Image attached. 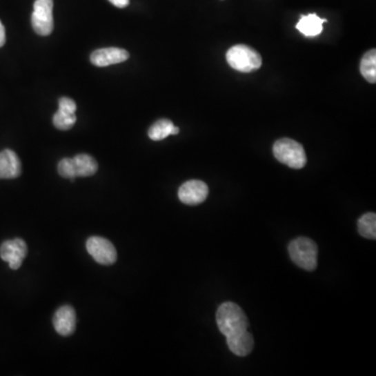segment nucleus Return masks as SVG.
I'll return each mask as SVG.
<instances>
[{
	"label": "nucleus",
	"instance_id": "19",
	"mask_svg": "<svg viewBox=\"0 0 376 376\" xmlns=\"http://www.w3.org/2000/svg\"><path fill=\"white\" fill-rule=\"evenodd\" d=\"M112 5L115 6L119 9H123V8L128 7L130 3V0H109Z\"/></svg>",
	"mask_w": 376,
	"mask_h": 376
},
{
	"label": "nucleus",
	"instance_id": "1",
	"mask_svg": "<svg viewBox=\"0 0 376 376\" xmlns=\"http://www.w3.org/2000/svg\"><path fill=\"white\" fill-rule=\"evenodd\" d=\"M217 323L219 331L225 337L245 330L249 326L245 313L233 302H225L219 306L217 312Z\"/></svg>",
	"mask_w": 376,
	"mask_h": 376
},
{
	"label": "nucleus",
	"instance_id": "5",
	"mask_svg": "<svg viewBox=\"0 0 376 376\" xmlns=\"http://www.w3.org/2000/svg\"><path fill=\"white\" fill-rule=\"evenodd\" d=\"M226 59L228 64L239 72H252L261 66V57L253 48L237 44L227 52Z\"/></svg>",
	"mask_w": 376,
	"mask_h": 376
},
{
	"label": "nucleus",
	"instance_id": "9",
	"mask_svg": "<svg viewBox=\"0 0 376 376\" xmlns=\"http://www.w3.org/2000/svg\"><path fill=\"white\" fill-rule=\"evenodd\" d=\"M208 186L200 180H190L181 185L178 196L181 202L186 205H199L208 197Z\"/></svg>",
	"mask_w": 376,
	"mask_h": 376
},
{
	"label": "nucleus",
	"instance_id": "14",
	"mask_svg": "<svg viewBox=\"0 0 376 376\" xmlns=\"http://www.w3.org/2000/svg\"><path fill=\"white\" fill-rule=\"evenodd\" d=\"M21 174V162L11 150L0 152V179H15Z\"/></svg>",
	"mask_w": 376,
	"mask_h": 376
},
{
	"label": "nucleus",
	"instance_id": "15",
	"mask_svg": "<svg viewBox=\"0 0 376 376\" xmlns=\"http://www.w3.org/2000/svg\"><path fill=\"white\" fill-rule=\"evenodd\" d=\"M326 21V19L319 17L317 14H308L301 16L300 20L296 24V28L304 36L313 38L323 32V23Z\"/></svg>",
	"mask_w": 376,
	"mask_h": 376
},
{
	"label": "nucleus",
	"instance_id": "10",
	"mask_svg": "<svg viewBox=\"0 0 376 376\" xmlns=\"http://www.w3.org/2000/svg\"><path fill=\"white\" fill-rule=\"evenodd\" d=\"M75 111H77V103L73 99L69 97H62L59 99V110L52 119L55 127L63 131L71 129L77 121Z\"/></svg>",
	"mask_w": 376,
	"mask_h": 376
},
{
	"label": "nucleus",
	"instance_id": "13",
	"mask_svg": "<svg viewBox=\"0 0 376 376\" xmlns=\"http://www.w3.org/2000/svg\"><path fill=\"white\" fill-rule=\"evenodd\" d=\"M77 316L71 306H64L57 310L54 317V326L57 333L63 337L70 335L75 330Z\"/></svg>",
	"mask_w": 376,
	"mask_h": 376
},
{
	"label": "nucleus",
	"instance_id": "3",
	"mask_svg": "<svg viewBox=\"0 0 376 376\" xmlns=\"http://www.w3.org/2000/svg\"><path fill=\"white\" fill-rule=\"evenodd\" d=\"M273 153L278 161L295 170L304 168L308 160L304 146L290 138L277 140L273 146Z\"/></svg>",
	"mask_w": 376,
	"mask_h": 376
},
{
	"label": "nucleus",
	"instance_id": "12",
	"mask_svg": "<svg viewBox=\"0 0 376 376\" xmlns=\"http://www.w3.org/2000/svg\"><path fill=\"white\" fill-rule=\"evenodd\" d=\"M227 345L231 353L239 357H246L251 353L254 347L253 335L248 331H237L232 335H227Z\"/></svg>",
	"mask_w": 376,
	"mask_h": 376
},
{
	"label": "nucleus",
	"instance_id": "20",
	"mask_svg": "<svg viewBox=\"0 0 376 376\" xmlns=\"http://www.w3.org/2000/svg\"><path fill=\"white\" fill-rule=\"evenodd\" d=\"M6 43V28L3 22L0 21V48H3Z\"/></svg>",
	"mask_w": 376,
	"mask_h": 376
},
{
	"label": "nucleus",
	"instance_id": "7",
	"mask_svg": "<svg viewBox=\"0 0 376 376\" xmlns=\"http://www.w3.org/2000/svg\"><path fill=\"white\" fill-rule=\"evenodd\" d=\"M87 251L101 265L109 266L117 259V252L111 241L103 237H93L87 241Z\"/></svg>",
	"mask_w": 376,
	"mask_h": 376
},
{
	"label": "nucleus",
	"instance_id": "11",
	"mask_svg": "<svg viewBox=\"0 0 376 376\" xmlns=\"http://www.w3.org/2000/svg\"><path fill=\"white\" fill-rule=\"evenodd\" d=\"M129 57V52L123 48H109L95 50L91 54L90 60L95 66L106 67L125 62Z\"/></svg>",
	"mask_w": 376,
	"mask_h": 376
},
{
	"label": "nucleus",
	"instance_id": "4",
	"mask_svg": "<svg viewBox=\"0 0 376 376\" xmlns=\"http://www.w3.org/2000/svg\"><path fill=\"white\" fill-rule=\"evenodd\" d=\"M97 162L87 154H80L75 158H64L59 162L58 172L63 178L75 180L77 177H89L97 172Z\"/></svg>",
	"mask_w": 376,
	"mask_h": 376
},
{
	"label": "nucleus",
	"instance_id": "18",
	"mask_svg": "<svg viewBox=\"0 0 376 376\" xmlns=\"http://www.w3.org/2000/svg\"><path fill=\"white\" fill-rule=\"evenodd\" d=\"M357 229L359 235L366 239H375L376 237V215L373 212H368L362 215L357 221Z\"/></svg>",
	"mask_w": 376,
	"mask_h": 376
},
{
	"label": "nucleus",
	"instance_id": "8",
	"mask_svg": "<svg viewBox=\"0 0 376 376\" xmlns=\"http://www.w3.org/2000/svg\"><path fill=\"white\" fill-rule=\"evenodd\" d=\"M26 255H28V246L21 239L5 241L0 247V257L9 264L12 270L19 269Z\"/></svg>",
	"mask_w": 376,
	"mask_h": 376
},
{
	"label": "nucleus",
	"instance_id": "2",
	"mask_svg": "<svg viewBox=\"0 0 376 376\" xmlns=\"http://www.w3.org/2000/svg\"><path fill=\"white\" fill-rule=\"evenodd\" d=\"M290 259L298 267L314 271L318 264V246L308 237H298L288 245Z\"/></svg>",
	"mask_w": 376,
	"mask_h": 376
},
{
	"label": "nucleus",
	"instance_id": "6",
	"mask_svg": "<svg viewBox=\"0 0 376 376\" xmlns=\"http://www.w3.org/2000/svg\"><path fill=\"white\" fill-rule=\"evenodd\" d=\"M54 1L52 0H36L32 14V26L34 32L40 36H48L54 30Z\"/></svg>",
	"mask_w": 376,
	"mask_h": 376
},
{
	"label": "nucleus",
	"instance_id": "16",
	"mask_svg": "<svg viewBox=\"0 0 376 376\" xmlns=\"http://www.w3.org/2000/svg\"><path fill=\"white\" fill-rule=\"evenodd\" d=\"M180 132L178 127H175L170 119H160L148 130V137L155 141L166 139L170 135H177Z\"/></svg>",
	"mask_w": 376,
	"mask_h": 376
},
{
	"label": "nucleus",
	"instance_id": "17",
	"mask_svg": "<svg viewBox=\"0 0 376 376\" xmlns=\"http://www.w3.org/2000/svg\"><path fill=\"white\" fill-rule=\"evenodd\" d=\"M361 73L369 83H376V50L366 52L361 61Z\"/></svg>",
	"mask_w": 376,
	"mask_h": 376
}]
</instances>
